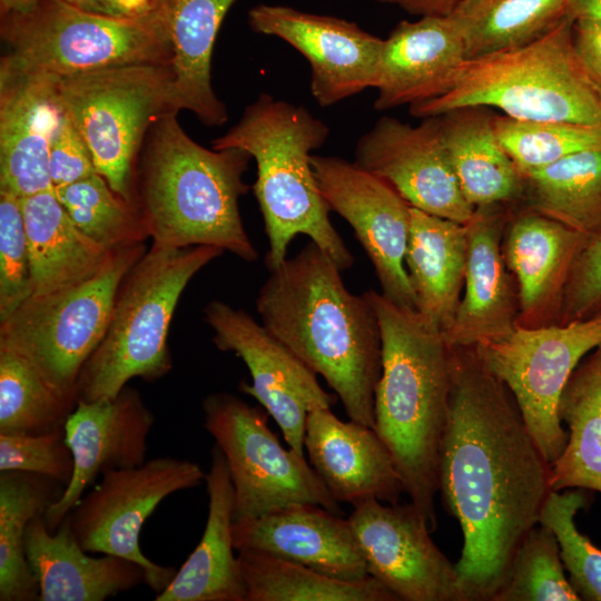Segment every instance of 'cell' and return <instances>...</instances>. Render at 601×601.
Segmentation results:
<instances>
[{"mask_svg":"<svg viewBox=\"0 0 601 601\" xmlns=\"http://www.w3.org/2000/svg\"><path fill=\"white\" fill-rule=\"evenodd\" d=\"M439 492L460 523L462 601H493L552 489L550 464L508 386L476 346H451Z\"/></svg>","mask_w":601,"mask_h":601,"instance_id":"cell-1","label":"cell"},{"mask_svg":"<svg viewBox=\"0 0 601 601\" xmlns=\"http://www.w3.org/2000/svg\"><path fill=\"white\" fill-rule=\"evenodd\" d=\"M314 242L285 258L262 285V324L321 375L349 420L374 428L382 336L367 292L355 295Z\"/></svg>","mask_w":601,"mask_h":601,"instance_id":"cell-2","label":"cell"},{"mask_svg":"<svg viewBox=\"0 0 601 601\" xmlns=\"http://www.w3.org/2000/svg\"><path fill=\"white\" fill-rule=\"evenodd\" d=\"M382 336L374 430L390 449L405 493L431 532L437 526L441 442L452 385L451 346L415 308L366 290Z\"/></svg>","mask_w":601,"mask_h":601,"instance_id":"cell-3","label":"cell"},{"mask_svg":"<svg viewBox=\"0 0 601 601\" xmlns=\"http://www.w3.org/2000/svg\"><path fill=\"white\" fill-rule=\"evenodd\" d=\"M250 155L238 148L207 149L181 128L176 111L149 129L135 170L134 204L154 244L214 246L245 262L258 258L239 213L249 186L243 175Z\"/></svg>","mask_w":601,"mask_h":601,"instance_id":"cell-4","label":"cell"},{"mask_svg":"<svg viewBox=\"0 0 601 601\" xmlns=\"http://www.w3.org/2000/svg\"><path fill=\"white\" fill-rule=\"evenodd\" d=\"M328 136V126L305 107L260 93L236 125L211 141L213 149L238 148L256 162L253 190L268 238L265 264L269 270L285 260L297 235L308 236L341 270L354 264L331 223V209L312 167L313 151Z\"/></svg>","mask_w":601,"mask_h":601,"instance_id":"cell-5","label":"cell"},{"mask_svg":"<svg viewBox=\"0 0 601 601\" xmlns=\"http://www.w3.org/2000/svg\"><path fill=\"white\" fill-rule=\"evenodd\" d=\"M573 23L563 17L524 46L464 59L439 96L408 106L410 114L423 119L486 107L519 120L601 128V83L578 52Z\"/></svg>","mask_w":601,"mask_h":601,"instance_id":"cell-6","label":"cell"},{"mask_svg":"<svg viewBox=\"0 0 601 601\" xmlns=\"http://www.w3.org/2000/svg\"><path fill=\"white\" fill-rule=\"evenodd\" d=\"M223 253L151 244L119 284L107 331L78 376V401L112 400L132 378L154 382L170 372L168 332L178 300L196 273Z\"/></svg>","mask_w":601,"mask_h":601,"instance_id":"cell-7","label":"cell"},{"mask_svg":"<svg viewBox=\"0 0 601 601\" xmlns=\"http://www.w3.org/2000/svg\"><path fill=\"white\" fill-rule=\"evenodd\" d=\"M14 66L58 77L130 65L170 66L167 9L147 19H116L62 0H38L29 10L0 14Z\"/></svg>","mask_w":601,"mask_h":601,"instance_id":"cell-8","label":"cell"},{"mask_svg":"<svg viewBox=\"0 0 601 601\" xmlns=\"http://www.w3.org/2000/svg\"><path fill=\"white\" fill-rule=\"evenodd\" d=\"M171 86L173 72L166 65L57 76L61 107L85 140L97 173L130 203L147 134L162 115L175 111Z\"/></svg>","mask_w":601,"mask_h":601,"instance_id":"cell-9","label":"cell"},{"mask_svg":"<svg viewBox=\"0 0 601 601\" xmlns=\"http://www.w3.org/2000/svg\"><path fill=\"white\" fill-rule=\"evenodd\" d=\"M146 250L145 244L111 249L91 277L30 296L0 322V345L16 351L52 384L77 396L78 376L107 331L119 284Z\"/></svg>","mask_w":601,"mask_h":601,"instance_id":"cell-10","label":"cell"},{"mask_svg":"<svg viewBox=\"0 0 601 601\" xmlns=\"http://www.w3.org/2000/svg\"><path fill=\"white\" fill-rule=\"evenodd\" d=\"M205 428L221 451L234 487V521L252 520L297 503L342 515L311 464L285 449L268 425L265 408L216 392L203 401Z\"/></svg>","mask_w":601,"mask_h":601,"instance_id":"cell-11","label":"cell"},{"mask_svg":"<svg viewBox=\"0 0 601 601\" xmlns=\"http://www.w3.org/2000/svg\"><path fill=\"white\" fill-rule=\"evenodd\" d=\"M601 344V313L566 325L516 327L476 345L486 366L512 393L522 417L549 464L562 453L568 431L558 408L581 361Z\"/></svg>","mask_w":601,"mask_h":601,"instance_id":"cell-12","label":"cell"},{"mask_svg":"<svg viewBox=\"0 0 601 601\" xmlns=\"http://www.w3.org/2000/svg\"><path fill=\"white\" fill-rule=\"evenodd\" d=\"M100 477L67 515L77 541L89 553L117 555L138 563L145 571V583L160 593L176 569L158 564L142 553V525L167 496L199 485L206 473L196 462L161 456L138 466L109 470Z\"/></svg>","mask_w":601,"mask_h":601,"instance_id":"cell-13","label":"cell"},{"mask_svg":"<svg viewBox=\"0 0 601 601\" xmlns=\"http://www.w3.org/2000/svg\"><path fill=\"white\" fill-rule=\"evenodd\" d=\"M204 319L214 332L216 347L234 353L246 364L252 384L240 382L239 390L258 401L280 428L288 447L304 455L308 414L331 408L338 397L326 392L317 374L245 311L210 300L204 307Z\"/></svg>","mask_w":601,"mask_h":601,"instance_id":"cell-14","label":"cell"},{"mask_svg":"<svg viewBox=\"0 0 601 601\" xmlns=\"http://www.w3.org/2000/svg\"><path fill=\"white\" fill-rule=\"evenodd\" d=\"M318 189L331 210L342 216L368 256L382 294L416 309L405 253L411 206L386 181L337 156H312Z\"/></svg>","mask_w":601,"mask_h":601,"instance_id":"cell-15","label":"cell"},{"mask_svg":"<svg viewBox=\"0 0 601 601\" xmlns=\"http://www.w3.org/2000/svg\"><path fill=\"white\" fill-rule=\"evenodd\" d=\"M348 522L368 575L397 601H462L459 575L415 506L375 499L354 506Z\"/></svg>","mask_w":601,"mask_h":601,"instance_id":"cell-16","label":"cell"},{"mask_svg":"<svg viewBox=\"0 0 601 601\" xmlns=\"http://www.w3.org/2000/svg\"><path fill=\"white\" fill-rule=\"evenodd\" d=\"M250 29L276 37L297 50L311 67V92L329 107L377 83L384 39L343 18L260 3L247 14Z\"/></svg>","mask_w":601,"mask_h":601,"instance_id":"cell-17","label":"cell"},{"mask_svg":"<svg viewBox=\"0 0 601 601\" xmlns=\"http://www.w3.org/2000/svg\"><path fill=\"white\" fill-rule=\"evenodd\" d=\"M355 162L391 185L411 207L467 224L475 208L449 160L439 116L412 126L383 116L357 141Z\"/></svg>","mask_w":601,"mask_h":601,"instance_id":"cell-18","label":"cell"},{"mask_svg":"<svg viewBox=\"0 0 601 601\" xmlns=\"http://www.w3.org/2000/svg\"><path fill=\"white\" fill-rule=\"evenodd\" d=\"M154 423L155 416L139 391L128 385L112 400L78 401L65 424L73 473L45 514L50 531L57 530L98 476L146 462Z\"/></svg>","mask_w":601,"mask_h":601,"instance_id":"cell-19","label":"cell"},{"mask_svg":"<svg viewBox=\"0 0 601 601\" xmlns=\"http://www.w3.org/2000/svg\"><path fill=\"white\" fill-rule=\"evenodd\" d=\"M61 107L57 76L0 66V191L23 198L52 190L49 148Z\"/></svg>","mask_w":601,"mask_h":601,"instance_id":"cell-20","label":"cell"},{"mask_svg":"<svg viewBox=\"0 0 601 601\" xmlns=\"http://www.w3.org/2000/svg\"><path fill=\"white\" fill-rule=\"evenodd\" d=\"M590 237L530 210L513 207L502 250L519 294L516 327L559 325L564 290Z\"/></svg>","mask_w":601,"mask_h":601,"instance_id":"cell-21","label":"cell"},{"mask_svg":"<svg viewBox=\"0 0 601 601\" xmlns=\"http://www.w3.org/2000/svg\"><path fill=\"white\" fill-rule=\"evenodd\" d=\"M512 205L476 207L466 226L464 288L454 322L444 337L450 346H476L516 328L519 294L508 268L503 235Z\"/></svg>","mask_w":601,"mask_h":601,"instance_id":"cell-22","label":"cell"},{"mask_svg":"<svg viewBox=\"0 0 601 601\" xmlns=\"http://www.w3.org/2000/svg\"><path fill=\"white\" fill-rule=\"evenodd\" d=\"M304 447L332 496L353 506L375 499L398 503L405 487L390 449L373 427L342 421L331 408L312 411Z\"/></svg>","mask_w":601,"mask_h":601,"instance_id":"cell-23","label":"cell"},{"mask_svg":"<svg viewBox=\"0 0 601 601\" xmlns=\"http://www.w3.org/2000/svg\"><path fill=\"white\" fill-rule=\"evenodd\" d=\"M236 551L253 550L343 580L368 577L347 519L312 503H297L233 522Z\"/></svg>","mask_w":601,"mask_h":601,"instance_id":"cell-24","label":"cell"},{"mask_svg":"<svg viewBox=\"0 0 601 601\" xmlns=\"http://www.w3.org/2000/svg\"><path fill=\"white\" fill-rule=\"evenodd\" d=\"M464 59V39L451 16L402 20L384 39L374 108L384 111L437 97Z\"/></svg>","mask_w":601,"mask_h":601,"instance_id":"cell-25","label":"cell"},{"mask_svg":"<svg viewBox=\"0 0 601 601\" xmlns=\"http://www.w3.org/2000/svg\"><path fill=\"white\" fill-rule=\"evenodd\" d=\"M26 554L39 588V601H105L145 582L138 563L117 555L95 558L77 541L69 518L56 531L45 515L26 532Z\"/></svg>","mask_w":601,"mask_h":601,"instance_id":"cell-26","label":"cell"},{"mask_svg":"<svg viewBox=\"0 0 601 601\" xmlns=\"http://www.w3.org/2000/svg\"><path fill=\"white\" fill-rule=\"evenodd\" d=\"M205 483L208 514L200 541L156 601H245L233 539L234 487L226 460L215 445Z\"/></svg>","mask_w":601,"mask_h":601,"instance_id":"cell-27","label":"cell"},{"mask_svg":"<svg viewBox=\"0 0 601 601\" xmlns=\"http://www.w3.org/2000/svg\"><path fill=\"white\" fill-rule=\"evenodd\" d=\"M235 0H165L171 43V105L188 110L206 126L228 119L211 83L213 49Z\"/></svg>","mask_w":601,"mask_h":601,"instance_id":"cell-28","label":"cell"},{"mask_svg":"<svg viewBox=\"0 0 601 601\" xmlns=\"http://www.w3.org/2000/svg\"><path fill=\"white\" fill-rule=\"evenodd\" d=\"M467 255L466 226L411 207L405 267L416 311L447 332L461 303Z\"/></svg>","mask_w":601,"mask_h":601,"instance_id":"cell-29","label":"cell"},{"mask_svg":"<svg viewBox=\"0 0 601 601\" xmlns=\"http://www.w3.org/2000/svg\"><path fill=\"white\" fill-rule=\"evenodd\" d=\"M439 118L449 160L469 204L520 205L523 177L496 137L490 108L462 107Z\"/></svg>","mask_w":601,"mask_h":601,"instance_id":"cell-30","label":"cell"},{"mask_svg":"<svg viewBox=\"0 0 601 601\" xmlns=\"http://www.w3.org/2000/svg\"><path fill=\"white\" fill-rule=\"evenodd\" d=\"M30 258L31 296L49 294L95 275L109 252L71 220L55 190L21 198Z\"/></svg>","mask_w":601,"mask_h":601,"instance_id":"cell-31","label":"cell"},{"mask_svg":"<svg viewBox=\"0 0 601 601\" xmlns=\"http://www.w3.org/2000/svg\"><path fill=\"white\" fill-rule=\"evenodd\" d=\"M558 414L568 441L550 464L552 491L569 489L601 493V344L571 374Z\"/></svg>","mask_w":601,"mask_h":601,"instance_id":"cell-32","label":"cell"},{"mask_svg":"<svg viewBox=\"0 0 601 601\" xmlns=\"http://www.w3.org/2000/svg\"><path fill=\"white\" fill-rule=\"evenodd\" d=\"M522 177L521 206L590 238L601 234V149L570 155Z\"/></svg>","mask_w":601,"mask_h":601,"instance_id":"cell-33","label":"cell"},{"mask_svg":"<svg viewBox=\"0 0 601 601\" xmlns=\"http://www.w3.org/2000/svg\"><path fill=\"white\" fill-rule=\"evenodd\" d=\"M63 490L62 484L39 474L0 472V601H39L26 554V532Z\"/></svg>","mask_w":601,"mask_h":601,"instance_id":"cell-34","label":"cell"},{"mask_svg":"<svg viewBox=\"0 0 601 601\" xmlns=\"http://www.w3.org/2000/svg\"><path fill=\"white\" fill-rule=\"evenodd\" d=\"M245 601H397L381 582L334 578L253 550L238 551Z\"/></svg>","mask_w":601,"mask_h":601,"instance_id":"cell-35","label":"cell"},{"mask_svg":"<svg viewBox=\"0 0 601 601\" xmlns=\"http://www.w3.org/2000/svg\"><path fill=\"white\" fill-rule=\"evenodd\" d=\"M566 0H464L450 16L465 45V59L524 46L564 16Z\"/></svg>","mask_w":601,"mask_h":601,"instance_id":"cell-36","label":"cell"},{"mask_svg":"<svg viewBox=\"0 0 601 601\" xmlns=\"http://www.w3.org/2000/svg\"><path fill=\"white\" fill-rule=\"evenodd\" d=\"M78 403L16 351L0 345V433L42 434L65 428Z\"/></svg>","mask_w":601,"mask_h":601,"instance_id":"cell-37","label":"cell"},{"mask_svg":"<svg viewBox=\"0 0 601 601\" xmlns=\"http://www.w3.org/2000/svg\"><path fill=\"white\" fill-rule=\"evenodd\" d=\"M53 190L75 225L105 249L135 246L149 238L136 205L114 191L98 173Z\"/></svg>","mask_w":601,"mask_h":601,"instance_id":"cell-38","label":"cell"},{"mask_svg":"<svg viewBox=\"0 0 601 601\" xmlns=\"http://www.w3.org/2000/svg\"><path fill=\"white\" fill-rule=\"evenodd\" d=\"M494 131L521 174L570 155L601 149V128L560 121L519 120L494 115Z\"/></svg>","mask_w":601,"mask_h":601,"instance_id":"cell-39","label":"cell"},{"mask_svg":"<svg viewBox=\"0 0 601 601\" xmlns=\"http://www.w3.org/2000/svg\"><path fill=\"white\" fill-rule=\"evenodd\" d=\"M554 533L533 526L519 545L506 582L493 601H577Z\"/></svg>","mask_w":601,"mask_h":601,"instance_id":"cell-40","label":"cell"},{"mask_svg":"<svg viewBox=\"0 0 601 601\" xmlns=\"http://www.w3.org/2000/svg\"><path fill=\"white\" fill-rule=\"evenodd\" d=\"M587 500L581 489L551 491L540 512L539 524L554 533L569 582L580 600L601 601V550L574 522Z\"/></svg>","mask_w":601,"mask_h":601,"instance_id":"cell-41","label":"cell"},{"mask_svg":"<svg viewBox=\"0 0 601 601\" xmlns=\"http://www.w3.org/2000/svg\"><path fill=\"white\" fill-rule=\"evenodd\" d=\"M31 296L21 198L0 191V322Z\"/></svg>","mask_w":601,"mask_h":601,"instance_id":"cell-42","label":"cell"},{"mask_svg":"<svg viewBox=\"0 0 601 601\" xmlns=\"http://www.w3.org/2000/svg\"><path fill=\"white\" fill-rule=\"evenodd\" d=\"M20 471L53 480L65 487L73 473V456L65 428L42 433H0V472Z\"/></svg>","mask_w":601,"mask_h":601,"instance_id":"cell-43","label":"cell"},{"mask_svg":"<svg viewBox=\"0 0 601 601\" xmlns=\"http://www.w3.org/2000/svg\"><path fill=\"white\" fill-rule=\"evenodd\" d=\"M601 313V234L590 238L570 274L559 325Z\"/></svg>","mask_w":601,"mask_h":601,"instance_id":"cell-44","label":"cell"},{"mask_svg":"<svg viewBox=\"0 0 601 601\" xmlns=\"http://www.w3.org/2000/svg\"><path fill=\"white\" fill-rule=\"evenodd\" d=\"M91 154L63 111L49 148V174L53 188L96 174Z\"/></svg>","mask_w":601,"mask_h":601,"instance_id":"cell-45","label":"cell"},{"mask_svg":"<svg viewBox=\"0 0 601 601\" xmlns=\"http://www.w3.org/2000/svg\"><path fill=\"white\" fill-rule=\"evenodd\" d=\"M80 10L116 19H147L159 14L164 0H62Z\"/></svg>","mask_w":601,"mask_h":601,"instance_id":"cell-46","label":"cell"},{"mask_svg":"<svg viewBox=\"0 0 601 601\" xmlns=\"http://www.w3.org/2000/svg\"><path fill=\"white\" fill-rule=\"evenodd\" d=\"M573 37L578 52L601 83V22L575 21Z\"/></svg>","mask_w":601,"mask_h":601,"instance_id":"cell-47","label":"cell"},{"mask_svg":"<svg viewBox=\"0 0 601 601\" xmlns=\"http://www.w3.org/2000/svg\"><path fill=\"white\" fill-rule=\"evenodd\" d=\"M464 0H387L388 4L396 6L408 14L450 16Z\"/></svg>","mask_w":601,"mask_h":601,"instance_id":"cell-48","label":"cell"},{"mask_svg":"<svg viewBox=\"0 0 601 601\" xmlns=\"http://www.w3.org/2000/svg\"><path fill=\"white\" fill-rule=\"evenodd\" d=\"M564 16L573 22H601V0H566Z\"/></svg>","mask_w":601,"mask_h":601,"instance_id":"cell-49","label":"cell"},{"mask_svg":"<svg viewBox=\"0 0 601 601\" xmlns=\"http://www.w3.org/2000/svg\"><path fill=\"white\" fill-rule=\"evenodd\" d=\"M38 0H0V14L31 9Z\"/></svg>","mask_w":601,"mask_h":601,"instance_id":"cell-50","label":"cell"},{"mask_svg":"<svg viewBox=\"0 0 601 601\" xmlns=\"http://www.w3.org/2000/svg\"><path fill=\"white\" fill-rule=\"evenodd\" d=\"M374 1H376L378 3H387V0H374Z\"/></svg>","mask_w":601,"mask_h":601,"instance_id":"cell-51","label":"cell"}]
</instances>
